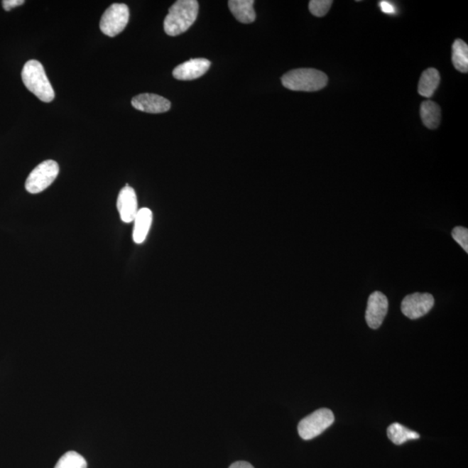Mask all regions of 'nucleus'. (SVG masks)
Listing matches in <instances>:
<instances>
[{
	"mask_svg": "<svg viewBox=\"0 0 468 468\" xmlns=\"http://www.w3.org/2000/svg\"><path fill=\"white\" fill-rule=\"evenodd\" d=\"M211 66L210 61L205 58L190 59L183 64L175 67L173 70V76L175 80L190 81L197 80L207 73Z\"/></svg>",
	"mask_w": 468,
	"mask_h": 468,
	"instance_id": "obj_9",
	"label": "nucleus"
},
{
	"mask_svg": "<svg viewBox=\"0 0 468 468\" xmlns=\"http://www.w3.org/2000/svg\"><path fill=\"white\" fill-rule=\"evenodd\" d=\"M388 298L381 292L373 293L369 298L365 320L371 329H379L388 313Z\"/></svg>",
	"mask_w": 468,
	"mask_h": 468,
	"instance_id": "obj_8",
	"label": "nucleus"
},
{
	"mask_svg": "<svg viewBox=\"0 0 468 468\" xmlns=\"http://www.w3.org/2000/svg\"><path fill=\"white\" fill-rule=\"evenodd\" d=\"M254 0H230L228 6L238 21L243 23H251L256 19Z\"/></svg>",
	"mask_w": 468,
	"mask_h": 468,
	"instance_id": "obj_13",
	"label": "nucleus"
},
{
	"mask_svg": "<svg viewBox=\"0 0 468 468\" xmlns=\"http://www.w3.org/2000/svg\"><path fill=\"white\" fill-rule=\"evenodd\" d=\"M452 61L456 70L462 73H467L468 46L462 39H456L454 43Z\"/></svg>",
	"mask_w": 468,
	"mask_h": 468,
	"instance_id": "obj_17",
	"label": "nucleus"
},
{
	"mask_svg": "<svg viewBox=\"0 0 468 468\" xmlns=\"http://www.w3.org/2000/svg\"><path fill=\"white\" fill-rule=\"evenodd\" d=\"M420 117L428 129H435L442 120V110L435 102L425 101L420 105Z\"/></svg>",
	"mask_w": 468,
	"mask_h": 468,
	"instance_id": "obj_15",
	"label": "nucleus"
},
{
	"mask_svg": "<svg viewBox=\"0 0 468 468\" xmlns=\"http://www.w3.org/2000/svg\"><path fill=\"white\" fill-rule=\"evenodd\" d=\"M25 4L23 0H4L2 2V6L4 9L6 11H9L11 9H13L15 7L21 6Z\"/></svg>",
	"mask_w": 468,
	"mask_h": 468,
	"instance_id": "obj_21",
	"label": "nucleus"
},
{
	"mask_svg": "<svg viewBox=\"0 0 468 468\" xmlns=\"http://www.w3.org/2000/svg\"><path fill=\"white\" fill-rule=\"evenodd\" d=\"M131 104L136 109L151 114L167 112L171 108L170 101L163 97L149 93L140 94L134 97Z\"/></svg>",
	"mask_w": 468,
	"mask_h": 468,
	"instance_id": "obj_10",
	"label": "nucleus"
},
{
	"mask_svg": "<svg viewBox=\"0 0 468 468\" xmlns=\"http://www.w3.org/2000/svg\"><path fill=\"white\" fill-rule=\"evenodd\" d=\"M22 80L26 87L39 100L50 103L55 98L53 85L46 76L44 66L37 60H30L23 66Z\"/></svg>",
	"mask_w": 468,
	"mask_h": 468,
	"instance_id": "obj_2",
	"label": "nucleus"
},
{
	"mask_svg": "<svg viewBox=\"0 0 468 468\" xmlns=\"http://www.w3.org/2000/svg\"><path fill=\"white\" fill-rule=\"evenodd\" d=\"M153 222V212L148 208H141L137 212L134 226L133 239L136 244H141L146 239Z\"/></svg>",
	"mask_w": 468,
	"mask_h": 468,
	"instance_id": "obj_12",
	"label": "nucleus"
},
{
	"mask_svg": "<svg viewBox=\"0 0 468 468\" xmlns=\"http://www.w3.org/2000/svg\"><path fill=\"white\" fill-rule=\"evenodd\" d=\"M59 174V166L56 161H43L35 168L26 182V190L30 194H38L49 187Z\"/></svg>",
	"mask_w": 468,
	"mask_h": 468,
	"instance_id": "obj_5",
	"label": "nucleus"
},
{
	"mask_svg": "<svg viewBox=\"0 0 468 468\" xmlns=\"http://www.w3.org/2000/svg\"><path fill=\"white\" fill-rule=\"evenodd\" d=\"M452 236L456 242L468 253V230L467 228L463 227H456L452 232Z\"/></svg>",
	"mask_w": 468,
	"mask_h": 468,
	"instance_id": "obj_20",
	"label": "nucleus"
},
{
	"mask_svg": "<svg viewBox=\"0 0 468 468\" xmlns=\"http://www.w3.org/2000/svg\"><path fill=\"white\" fill-rule=\"evenodd\" d=\"M388 437L396 445H402V444L411 440L420 438L418 432L410 430L399 423H395L388 428Z\"/></svg>",
	"mask_w": 468,
	"mask_h": 468,
	"instance_id": "obj_16",
	"label": "nucleus"
},
{
	"mask_svg": "<svg viewBox=\"0 0 468 468\" xmlns=\"http://www.w3.org/2000/svg\"><path fill=\"white\" fill-rule=\"evenodd\" d=\"M440 77L437 70L430 68L422 74L418 85V92L420 96L430 98L434 95L440 85Z\"/></svg>",
	"mask_w": 468,
	"mask_h": 468,
	"instance_id": "obj_14",
	"label": "nucleus"
},
{
	"mask_svg": "<svg viewBox=\"0 0 468 468\" xmlns=\"http://www.w3.org/2000/svg\"><path fill=\"white\" fill-rule=\"evenodd\" d=\"M229 468H254L250 463L246 462H238L232 464Z\"/></svg>",
	"mask_w": 468,
	"mask_h": 468,
	"instance_id": "obj_23",
	"label": "nucleus"
},
{
	"mask_svg": "<svg viewBox=\"0 0 468 468\" xmlns=\"http://www.w3.org/2000/svg\"><path fill=\"white\" fill-rule=\"evenodd\" d=\"M332 4V0H312L309 3V10L312 15L322 18L329 13Z\"/></svg>",
	"mask_w": 468,
	"mask_h": 468,
	"instance_id": "obj_19",
	"label": "nucleus"
},
{
	"mask_svg": "<svg viewBox=\"0 0 468 468\" xmlns=\"http://www.w3.org/2000/svg\"><path fill=\"white\" fill-rule=\"evenodd\" d=\"M380 7L381 11H383L384 13H387V14L395 13L396 7L394 6V5H392L391 3H389L388 1H381L380 3Z\"/></svg>",
	"mask_w": 468,
	"mask_h": 468,
	"instance_id": "obj_22",
	"label": "nucleus"
},
{
	"mask_svg": "<svg viewBox=\"0 0 468 468\" xmlns=\"http://www.w3.org/2000/svg\"><path fill=\"white\" fill-rule=\"evenodd\" d=\"M199 3L196 0H178L168 10L165 18L164 31L168 36L184 33L197 18Z\"/></svg>",
	"mask_w": 468,
	"mask_h": 468,
	"instance_id": "obj_1",
	"label": "nucleus"
},
{
	"mask_svg": "<svg viewBox=\"0 0 468 468\" xmlns=\"http://www.w3.org/2000/svg\"><path fill=\"white\" fill-rule=\"evenodd\" d=\"M55 468H87V462L77 452L70 451L59 459Z\"/></svg>",
	"mask_w": 468,
	"mask_h": 468,
	"instance_id": "obj_18",
	"label": "nucleus"
},
{
	"mask_svg": "<svg viewBox=\"0 0 468 468\" xmlns=\"http://www.w3.org/2000/svg\"><path fill=\"white\" fill-rule=\"evenodd\" d=\"M335 420L332 410L320 408L306 416L298 424V431L302 439L309 440L324 432Z\"/></svg>",
	"mask_w": 468,
	"mask_h": 468,
	"instance_id": "obj_4",
	"label": "nucleus"
},
{
	"mask_svg": "<svg viewBox=\"0 0 468 468\" xmlns=\"http://www.w3.org/2000/svg\"><path fill=\"white\" fill-rule=\"evenodd\" d=\"M117 209L121 219L125 223H131L135 220L138 212V202L136 191L129 185L119 192L117 199Z\"/></svg>",
	"mask_w": 468,
	"mask_h": 468,
	"instance_id": "obj_11",
	"label": "nucleus"
},
{
	"mask_svg": "<svg viewBox=\"0 0 468 468\" xmlns=\"http://www.w3.org/2000/svg\"><path fill=\"white\" fill-rule=\"evenodd\" d=\"M281 81L284 87L294 92H314L326 87L328 77L320 70L302 68L285 73Z\"/></svg>",
	"mask_w": 468,
	"mask_h": 468,
	"instance_id": "obj_3",
	"label": "nucleus"
},
{
	"mask_svg": "<svg viewBox=\"0 0 468 468\" xmlns=\"http://www.w3.org/2000/svg\"><path fill=\"white\" fill-rule=\"evenodd\" d=\"M435 305V298L430 293L408 295L402 302V312L410 320H417L430 312Z\"/></svg>",
	"mask_w": 468,
	"mask_h": 468,
	"instance_id": "obj_7",
	"label": "nucleus"
},
{
	"mask_svg": "<svg viewBox=\"0 0 468 468\" xmlns=\"http://www.w3.org/2000/svg\"><path fill=\"white\" fill-rule=\"evenodd\" d=\"M129 21V7L125 4H113L101 18L100 30L110 38L116 37L124 31Z\"/></svg>",
	"mask_w": 468,
	"mask_h": 468,
	"instance_id": "obj_6",
	"label": "nucleus"
}]
</instances>
